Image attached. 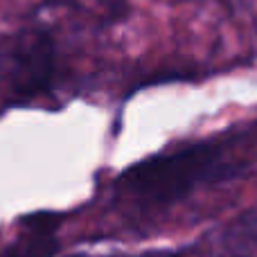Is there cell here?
Returning a JSON list of instances; mask_svg holds the SVG:
<instances>
[{
	"instance_id": "obj_1",
	"label": "cell",
	"mask_w": 257,
	"mask_h": 257,
	"mask_svg": "<svg viewBox=\"0 0 257 257\" xmlns=\"http://www.w3.org/2000/svg\"><path fill=\"white\" fill-rule=\"evenodd\" d=\"M239 167L237 140L214 138L163 151L133 165L117 178V187L133 201L160 205L185 199L208 183L226 181L235 176Z\"/></svg>"
},
{
	"instance_id": "obj_2",
	"label": "cell",
	"mask_w": 257,
	"mask_h": 257,
	"mask_svg": "<svg viewBox=\"0 0 257 257\" xmlns=\"http://www.w3.org/2000/svg\"><path fill=\"white\" fill-rule=\"evenodd\" d=\"M54 45L45 34H27L12 52V79L18 93L45 88L54 75Z\"/></svg>"
},
{
	"instance_id": "obj_3",
	"label": "cell",
	"mask_w": 257,
	"mask_h": 257,
	"mask_svg": "<svg viewBox=\"0 0 257 257\" xmlns=\"http://www.w3.org/2000/svg\"><path fill=\"white\" fill-rule=\"evenodd\" d=\"M149 257H178V255H149Z\"/></svg>"
}]
</instances>
